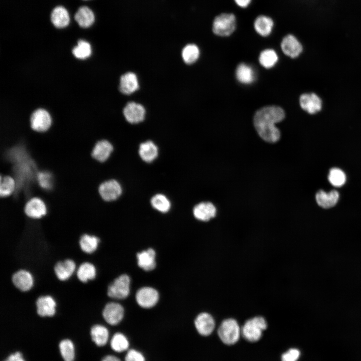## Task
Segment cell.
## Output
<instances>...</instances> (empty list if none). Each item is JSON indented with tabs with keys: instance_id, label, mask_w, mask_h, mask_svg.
I'll return each instance as SVG.
<instances>
[{
	"instance_id": "obj_29",
	"label": "cell",
	"mask_w": 361,
	"mask_h": 361,
	"mask_svg": "<svg viewBox=\"0 0 361 361\" xmlns=\"http://www.w3.org/2000/svg\"><path fill=\"white\" fill-rule=\"evenodd\" d=\"M54 176L52 172L49 170H43L37 172L36 180L41 189L49 191L52 190L55 185Z\"/></svg>"
},
{
	"instance_id": "obj_20",
	"label": "cell",
	"mask_w": 361,
	"mask_h": 361,
	"mask_svg": "<svg viewBox=\"0 0 361 361\" xmlns=\"http://www.w3.org/2000/svg\"><path fill=\"white\" fill-rule=\"evenodd\" d=\"M12 282L14 285L20 290L27 291L32 287L33 278L32 275L28 271L25 270H20L13 274Z\"/></svg>"
},
{
	"instance_id": "obj_15",
	"label": "cell",
	"mask_w": 361,
	"mask_h": 361,
	"mask_svg": "<svg viewBox=\"0 0 361 361\" xmlns=\"http://www.w3.org/2000/svg\"><path fill=\"white\" fill-rule=\"evenodd\" d=\"M195 325L197 330L201 335L208 336L214 330L215 321L210 313L202 312L196 317Z\"/></svg>"
},
{
	"instance_id": "obj_14",
	"label": "cell",
	"mask_w": 361,
	"mask_h": 361,
	"mask_svg": "<svg viewBox=\"0 0 361 361\" xmlns=\"http://www.w3.org/2000/svg\"><path fill=\"white\" fill-rule=\"evenodd\" d=\"M301 108L307 113L313 114L319 111L322 107V101L315 93H304L299 98Z\"/></svg>"
},
{
	"instance_id": "obj_34",
	"label": "cell",
	"mask_w": 361,
	"mask_h": 361,
	"mask_svg": "<svg viewBox=\"0 0 361 361\" xmlns=\"http://www.w3.org/2000/svg\"><path fill=\"white\" fill-rule=\"evenodd\" d=\"M99 242V239L97 237L84 234L80 239L79 244L83 252L92 253L96 250Z\"/></svg>"
},
{
	"instance_id": "obj_30",
	"label": "cell",
	"mask_w": 361,
	"mask_h": 361,
	"mask_svg": "<svg viewBox=\"0 0 361 361\" xmlns=\"http://www.w3.org/2000/svg\"><path fill=\"white\" fill-rule=\"evenodd\" d=\"M278 57L275 51L268 48L261 52L259 62L263 67L269 69L273 67L277 62Z\"/></svg>"
},
{
	"instance_id": "obj_16",
	"label": "cell",
	"mask_w": 361,
	"mask_h": 361,
	"mask_svg": "<svg viewBox=\"0 0 361 361\" xmlns=\"http://www.w3.org/2000/svg\"><path fill=\"white\" fill-rule=\"evenodd\" d=\"M113 149L112 144L107 140H99L96 143L91 152V157L100 162L105 161Z\"/></svg>"
},
{
	"instance_id": "obj_24",
	"label": "cell",
	"mask_w": 361,
	"mask_h": 361,
	"mask_svg": "<svg viewBox=\"0 0 361 361\" xmlns=\"http://www.w3.org/2000/svg\"><path fill=\"white\" fill-rule=\"evenodd\" d=\"M51 20L56 28H65L69 25L70 22L69 13L64 7L58 6L52 11Z\"/></svg>"
},
{
	"instance_id": "obj_6",
	"label": "cell",
	"mask_w": 361,
	"mask_h": 361,
	"mask_svg": "<svg viewBox=\"0 0 361 361\" xmlns=\"http://www.w3.org/2000/svg\"><path fill=\"white\" fill-rule=\"evenodd\" d=\"M130 285V277L126 274H122L109 284L107 294L114 299H124L129 294Z\"/></svg>"
},
{
	"instance_id": "obj_19",
	"label": "cell",
	"mask_w": 361,
	"mask_h": 361,
	"mask_svg": "<svg viewBox=\"0 0 361 361\" xmlns=\"http://www.w3.org/2000/svg\"><path fill=\"white\" fill-rule=\"evenodd\" d=\"M216 208L210 202H202L197 205L193 209L195 217L202 221H208L216 215Z\"/></svg>"
},
{
	"instance_id": "obj_18",
	"label": "cell",
	"mask_w": 361,
	"mask_h": 361,
	"mask_svg": "<svg viewBox=\"0 0 361 361\" xmlns=\"http://www.w3.org/2000/svg\"><path fill=\"white\" fill-rule=\"evenodd\" d=\"M56 306L54 299L49 295L40 296L36 301L37 313L41 316H53L56 312Z\"/></svg>"
},
{
	"instance_id": "obj_26",
	"label": "cell",
	"mask_w": 361,
	"mask_h": 361,
	"mask_svg": "<svg viewBox=\"0 0 361 361\" xmlns=\"http://www.w3.org/2000/svg\"><path fill=\"white\" fill-rule=\"evenodd\" d=\"M138 152L143 161L150 162L157 157L158 148L153 142L148 140L140 144Z\"/></svg>"
},
{
	"instance_id": "obj_43",
	"label": "cell",
	"mask_w": 361,
	"mask_h": 361,
	"mask_svg": "<svg viewBox=\"0 0 361 361\" xmlns=\"http://www.w3.org/2000/svg\"><path fill=\"white\" fill-rule=\"evenodd\" d=\"M5 361H25L22 354L16 352L10 355Z\"/></svg>"
},
{
	"instance_id": "obj_11",
	"label": "cell",
	"mask_w": 361,
	"mask_h": 361,
	"mask_svg": "<svg viewBox=\"0 0 361 361\" xmlns=\"http://www.w3.org/2000/svg\"><path fill=\"white\" fill-rule=\"evenodd\" d=\"M123 113L128 122L132 124L138 123L144 119L145 109L141 104L130 101L124 106Z\"/></svg>"
},
{
	"instance_id": "obj_44",
	"label": "cell",
	"mask_w": 361,
	"mask_h": 361,
	"mask_svg": "<svg viewBox=\"0 0 361 361\" xmlns=\"http://www.w3.org/2000/svg\"><path fill=\"white\" fill-rule=\"evenodd\" d=\"M101 361H121L118 357L112 355L105 356Z\"/></svg>"
},
{
	"instance_id": "obj_2",
	"label": "cell",
	"mask_w": 361,
	"mask_h": 361,
	"mask_svg": "<svg viewBox=\"0 0 361 361\" xmlns=\"http://www.w3.org/2000/svg\"><path fill=\"white\" fill-rule=\"evenodd\" d=\"M237 28L238 18L233 12L220 13L214 17L212 22V33L218 38H230L235 33Z\"/></svg>"
},
{
	"instance_id": "obj_21",
	"label": "cell",
	"mask_w": 361,
	"mask_h": 361,
	"mask_svg": "<svg viewBox=\"0 0 361 361\" xmlns=\"http://www.w3.org/2000/svg\"><path fill=\"white\" fill-rule=\"evenodd\" d=\"M137 264L145 271H151L156 266L155 252L152 248L142 251L137 254Z\"/></svg>"
},
{
	"instance_id": "obj_36",
	"label": "cell",
	"mask_w": 361,
	"mask_h": 361,
	"mask_svg": "<svg viewBox=\"0 0 361 361\" xmlns=\"http://www.w3.org/2000/svg\"><path fill=\"white\" fill-rule=\"evenodd\" d=\"M91 52L90 44L83 40H79L78 42L77 45L72 50L74 56L79 59H85L88 58L91 54Z\"/></svg>"
},
{
	"instance_id": "obj_5",
	"label": "cell",
	"mask_w": 361,
	"mask_h": 361,
	"mask_svg": "<svg viewBox=\"0 0 361 361\" xmlns=\"http://www.w3.org/2000/svg\"><path fill=\"white\" fill-rule=\"evenodd\" d=\"M252 27L254 32L258 37L266 39L271 37L274 33L275 22L271 16L260 14L254 18Z\"/></svg>"
},
{
	"instance_id": "obj_33",
	"label": "cell",
	"mask_w": 361,
	"mask_h": 361,
	"mask_svg": "<svg viewBox=\"0 0 361 361\" xmlns=\"http://www.w3.org/2000/svg\"><path fill=\"white\" fill-rule=\"evenodd\" d=\"M78 278L83 282L93 279L96 276V269L94 266L89 262L82 263L77 272Z\"/></svg>"
},
{
	"instance_id": "obj_28",
	"label": "cell",
	"mask_w": 361,
	"mask_h": 361,
	"mask_svg": "<svg viewBox=\"0 0 361 361\" xmlns=\"http://www.w3.org/2000/svg\"><path fill=\"white\" fill-rule=\"evenodd\" d=\"M90 334L93 341L98 346L104 345L108 339V331L107 328L101 325L93 326L90 330Z\"/></svg>"
},
{
	"instance_id": "obj_38",
	"label": "cell",
	"mask_w": 361,
	"mask_h": 361,
	"mask_svg": "<svg viewBox=\"0 0 361 361\" xmlns=\"http://www.w3.org/2000/svg\"><path fill=\"white\" fill-rule=\"evenodd\" d=\"M151 204L153 208L162 212H167L170 208V203L168 199L162 194H157L151 199Z\"/></svg>"
},
{
	"instance_id": "obj_7",
	"label": "cell",
	"mask_w": 361,
	"mask_h": 361,
	"mask_svg": "<svg viewBox=\"0 0 361 361\" xmlns=\"http://www.w3.org/2000/svg\"><path fill=\"white\" fill-rule=\"evenodd\" d=\"M280 46L284 54L291 58L297 57L303 50L301 43L291 33H288L281 38Z\"/></svg>"
},
{
	"instance_id": "obj_9",
	"label": "cell",
	"mask_w": 361,
	"mask_h": 361,
	"mask_svg": "<svg viewBox=\"0 0 361 361\" xmlns=\"http://www.w3.org/2000/svg\"><path fill=\"white\" fill-rule=\"evenodd\" d=\"M98 193L101 198L107 202L116 200L122 193L120 184L115 179H110L101 183L98 187Z\"/></svg>"
},
{
	"instance_id": "obj_42",
	"label": "cell",
	"mask_w": 361,
	"mask_h": 361,
	"mask_svg": "<svg viewBox=\"0 0 361 361\" xmlns=\"http://www.w3.org/2000/svg\"><path fill=\"white\" fill-rule=\"evenodd\" d=\"M253 0H233L235 6L241 9H247L252 5Z\"/></svg>"
},
{
	"instance_id": "obj_23",
	"label": "cell",
	"mask_w": 361,
	"mask_h": 361,
	"mask_svg": "<svg viewBox=\"0 0 361 361\" xmlns=\"http://www.w3.org/2000/svg\"><path fill=\"white\" fill-rule=\"evenodd\" d=\"M75 264L70 259L58 262L54 267V271L57 278L62 281L68 279L75 270Z\"/></svg>"
},
{
	"instance_id": "obj_1",
	"label": "cell",
	"mask_w": 361,
	"mask_h": 361,
	"mask_svg": "<svg viewBox=\"0 0 361 361\" xmlns=\"http://www.w3.org/2000/svg\"><path fill=\"white\" fill-rule=\"evenodd\" d=\"M283 109L278 106L270 105L258 110L254 115V127L260 137L264 141L274 143L280 138V132L275 124L285 118Z\"/></svg>"
},
{
	"instance_id": "obj_27",
	"label": "cell",
	"mask_w": 361,
	"mask_h": 361,
	"mask_svg": "<svg viewBox=\"0 0 361 361\" xmlns=\"http://www.w3.org/2000/svg\"><path fill=\"white\" fill-rule=\"evenodd\" d=\"M236 76L238 81L244 84H251L255 79V72L252 67L245 63L238 65Z\"/></svg>"
},
{
	"instance_id": "obj_41",
	"label": "cell",
	"mask_w": 361,
	"mask_h": 361,
	"mask_svg": "<svg viewBox=\"0 0 361 361\" xmlns=\"http://www.w3.org/2000/svg\"><path fill=\"white\" fill-rule=\"evenodd\" d=\"M125 361H145V358L140 352L132 349L126 353Z\"/></svg>"
},
{
	"instance_id": "obj_31",
	"label": "cell",
	"mask_w": 361,
	"mask_h": 361,
	"mask_svg": "<svg viewBox=\"0 0 361 361\" xmlns=\"http://www.w3.org/2000/svg\"><path fill=\"white\" fill-rule=\"evenodd\" d=\"M200 54L199 48L195 44H189L186 45L182 51V58L188 64H191L196 62Z\"/></svg>"
},
{
	"instance_id": "obj_32",
	"label": "cell",
	"mask_w": 361,
	"mask_h": 361,
	"mask_svg": "<svg viewBox=\"0 0 361 361\" xmlns=\"http://www.w3.org/2000/svg\"><path fill=\"white\" fill-rule=\"evenodd\" d=\"M0 177V196L1 198L8 197L15 191V180L12 176L8 175H1Z\"/></svg>"
},
{
	"instance_id": "obj_4",
	"label": "cell",
	"mask_w": 361,
	"mask_h": 361,
	"mask_svg": "<svg viewBox=\"0 0 361 361\" xmlns=\"http://www.w3.org/2000/svg\"><path fill=\"white\" fill-rule=\"evenodd\" d=\"M241 329L237 321L229 318L224 320L220 325L218 333L222 341L227 345H232L239 340Z\"/></svg>"
},
{
	"instance_id": "obj_39",
	"label": "cell",
	"mask_w": 361,
	"mask_h": 361,
	"mask_svg": "<svg viewBox=\"0 0 361 361\" xmlns=\"http://www.w3.org/2000/svg\"><path fill=\"white\" fill-rule=\"evenodd\" d=\"M328 180L332 186L340 187L343 186L345 182V174L340 169L332 168L329 171Z\"/></svg>"
},
{
	"instance_id": "obj_22",
	"label": "cell",
	"mask_w": 361,
	"mask_h": 361,
	"mask_svg": "<svg viewBox=\"0 0 361 361\" xmlns=\"http://www.w3.org/2000/svg\"><path fill=\"white\" fill-rule=\"evenodd\" d=\"M317 204L323 208H329L333 207L337 203L339 194L335 190L326 193L322 190L318 191L315 196Z\"/></svg>"
},
{
	"instance_id": "obj_17",
	"label": "cell",
	"mask_w": 361,
	"mask_h": 361,
	"mask_svg": "<svg viewBox=\"0 0 361 361\" xmlns=\"http://www.w3.org/2000/svg\"><path fill=\"white\" fill-rule=\"evenodd\" d=\"M139 87L137 76L134 73L127 72L121 76L119 89L122 93L126 95L132 94L135 92Z\"/></svg>"
},
{
	"instance_id": "obj_13",
	"label": "cell",
	"mask_w": 361,
	"mask_h": 361,
	"mask_svg": "<svg viewBox=\"0 0 361 361\" xmlns=\"http://www.w3.org/2000/svg\"><path fill=\"white\" fill-rule=\"evenodd\" d=\"M102 315L105 321L110 325L118 324L124 316V308L116 302H109L104 307Z\"/></svg>"
},
{
	"instance_id": "obj_25",
	"label": "cell",
	"mask_w": 361,
	"mask_h": 361,
	"mask_svg": "<svg viewBox=\"0 0 361 361\" xmlns=\"http://www.w3.org/2000/svg\"><path fill=\"white\" fill-rule=\"evenodd\" d=\"M75 20L82 28H86L91 26L95 21L93 11L88 7H80L76 13Z\"/></svg>"
},
{
	"instance_id": "obj_10",
	"label": "cell",
	"mask_w": 361,
	"mask_h": 361,
	"mask_svg": "<svg viewBox=\"0 0 361 361\" xmlns=\"http://www.w3.org/2000/svg\"><path fill=\"white\" fill-rule=\"evenodd\" d=\"M30 123L31 127L34 130L44 132L51 126L52 119L50 115L46 110L38 109L32 113Z\"/></svg>"
},
{
	"instance_id": "obj_12",
	"label": "cell",
	"mask_w": 361,
	"mask_h": 361,
	"mask_svg": "<svg viewBox=\"0 0 361 361\" xmlns=\"http://www.w3.org/2000/svg\"><path fill=\"white\" fill-rule=\"evenodd\" d=\"M47 208L44 202L39 197H33L25 205L24 213L32 219H40L47 213Z\"/></svg>"
},
{
	"instance_id": "obj_37",
	"label": "cell",
	"mask_w": 361,
	"mask_h": 361,
	"mask_svg": "<svg viewBox=\"0 0 361 361\" xmlns=\"http://www.w3.org/2000/svg\"><path fill=\"white\" fill-rule=\"evenodd\" d=\"M61 354L64 361H73L75 357L74 346L69 339L62 340L59 344Z\"/></svg>"
},
{
	"instance_id": "obj_3",
	"label": "cell",
	"mask_w": 361,
	"mask_h": 361,
	"mask_svg": "<svg viewBox=\"0 0 361 361\" xmlns=\"http://www.w3.org/2000/svg\"><path fill=\"white\" fill-rule=\"evenodd\" d=\"M267 327L266 320L263 317L255 316L245 322L241 328V333L247 340L255 342L261 338L263 331Z\"/></svg>"
},
{
	"instance_id": "obj_40",
	"label": "cell",
	"mask_w": 361,
	"mask_h": 361,
	"mask_svg": "<svg viewBox=\"0 0 361 361\" xmlns=\"http://www.w3.org/2000/svg\"><path fill=\"white\" fill-rule=\"evenodd\" d=\"M300 355L299 350L292 348L284 352L281 356V361H297Z\"/></svg>"
},
{
	"instance_id": "obj_8",
	"label": "cell",
	"mask_w": 361,
	"mask_h": 361,
	"mask_svg": "<svg viewBox=\"0 0 361 361\" xmlns=\"http://www.w3.org/2000/svg\"><path fill=\"white\" fill-rule=\"evenodd\" d=\"M136 300L141 307L149 308L156 304L159 294L156 290L150 287H143L139 289L136 293Z\"/></svg>"
},
{
	"instance_id": "obj_35",
	"label": "cell",
	"mask_w": 361,
	"mask_h": 361,
	"mask_svg": "<svg viewBox=\"0 0 361 361\" xmlns=\"http://www.w3.org/2000/svg\"><path fill=\"white\" fill-rule=\"evenodd\" d=\"M110 345L115 351L120 352L127 349L129 341L127 337L122 333L117 332L114 334L111 338Z\"/></svg>"
}]
</instances>
